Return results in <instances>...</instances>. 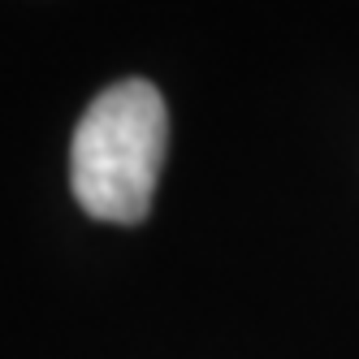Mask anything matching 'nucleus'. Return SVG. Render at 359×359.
Masks as SVG:
<instances>
[{
	"label": "nucleus",
	"instance_id": "f257e3e1",
	"mask_svg": "<svg viewBox=\"0 0 359 359\" xmlns=\"http://www.w3.org/2000/svg\"><path fill=\"white\" fill-rule=\"evenodd\" d=\"M169 151V109L143 79L100 91L69 143V187L83 212L113 225H139L151 212Z\"/></svg>",
	"mask_w": 359,
	"mask_h": 359
}]
</instances>
